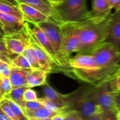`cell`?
<instances>
[{
  "instance_id": "cell-1",
  "label": "cell",
  "mask_w": 120,
  "mask_h": 120,
  "mask_svg": "<svg viewBox=\"0 0 120 120\" xmlns=\"http://www.w3.org/2000/svg\"><path fill=\"white\" fill-rule=\"evenodd\" d=\"M64 97L67 108L77 111L83 120H89L94 115L103 114L96 100L94 86H83Z\"/></svg>"
},
{
  "instance_id": "cell-2",
  "label": "cell",
  "mask_w": 120,
  "mask_h": 120,
  "mask_svg": "<svg viewBox=\"0 0 120 120\" xmlns=\"http://www.w3.org/2000/svg\"><path fill=\"white\" fill-rule=\"evenodd\" d=\"M110 15L100 23L90 21L76 22L80 45L79 54H88L93 48L106 41Z\"/></svg>"
},
{
  "instance_id": "cell-3",
  "label": "cell",
  "mask_w": 120,
  "mask_h": 120,
  "mask_svg": "<svg viewBox=\"0 0 120 120\" xmlns=\"http://www.w3.org/2000/svg\"><path fill=\"white\" fill-rule=\"evenodd\" d=\"M88 54L93 57L100 68L112 73L120 71V53L108 41L95 46Z\"/></svg>"
},
{
  "instance_id": "cell-4",
  "label": "cell",
  "mask_w": 120,
  "mask_h": 120,
  "mask_svg": "<svg viewBox=\"0 0 120 120\" xmlns=\"http://www.w3.org/2000/svg\"><path fill=\"white\" fill-rule=\"evenodd\" d=\"M63 23L82 22L89 20L86 0H63L54 7Z\"/></svg>"
},
{
  "instance_id": "cell-5",
  "label": "cell",
  "mask_w": 120,
  "mask_h": 120,
  "mask_svg": "<svg viewBox=\"0 0 120 120\" xmlns=\"http://www.w3.org/2000/svg\"><path fill=\"white\" fill-rule=\"evenodd\" d=\"M43 30L46 36L52 46L56 55L60 67L70 68V58L66 56L63 50L62 34L59 25L55 23L52 19L37 24Z\"/></svg>"
},
{
  "instance_id": "cell-6",
  "label": "cell",
  "mask_w": 120,
  "mask_h": 120,
  "mask_svg": "<svg viewBox=\"0 0 120 120\" xmlns=\"http://www.w3.org/2000/svg\"><path fill=\"white\" fill-rule=\"evenodd\" d=\"M94 86L95 98L103 110L104 120H116L117 110L114 100V91L111 89L109 81H105Z\"/></svg>"
},
{
  "instance_id": "cell-7",
  "label": "cell",
  "mask_w": 120,
  "mask_h": 120,
  "mask_svg": "<svg viewBox=\"0 0 120 120\" xmlns=\"http://www.w3.org/2000/svg\"><path fill=\"white\" fill-rule=\"evenodd\" d=\"M63 50L68 57L72 53H79L80 49V41L76 22L63 23L60 25Z\"/></svg>"
},
{
  "instance_id": "cell-8",
  "label": "cell",
  "mask_w": 120,
  "mask_h": 120,
  "mask_svg": "<svg viewBox=\"0 0 120 120\" xmlns=\"http://www.w3.org/2000/svg\"><path fill=\"white\" fill-rule=\"evenodd\" d=\"M24 28L26 32L28 45L31 48L33 53L42 67V70L49 73L51 72L53 66H56V64L40 46L28 22H24Z\"/></svg>"
},
{
  "instance_id": "cell-9",
  "label": "cell",
  "mask_w": 120,
  "mask_h": 120,
  "mask_svg": "<svg viewBox=\"0 0 120 120\" xmlns=\"http://www.w3.org/2000/svg\"><path fill=\"white\" fill-rule=\"evenodd\" d=\"M69 67L70 68L79 69L84 71H99L111 79L117 73L111 71L100 68L95 62L93 57L90 54H77L76 56L69 60ZM119 72V71H118Z\"/></svg>"
},
{
  "instance_id": "cell-10",
  "label": "cell",
  "mask_w": 120,
  "mask_h": 120,
  "mask_svg": "<svg viewBox=\"0 0 120 120\" xmlns=\"http://www.w3.org/2000/svg\"><path fill=\"white\" fill-rule=\"evenodd\" d=\"M3 38L7 51L11 56L22 53L28 45L24 26L23 29L19 32L5 35Z\"/></svg>"
},
{
  "instance_id": "cell-11",
  "label": "cell",
  "mask_w": 120,
  "mask_h": 120,
  "mask_svg": "<svg viewBox=\"0 0 120 120\" xmlns=\"http://www.w3.org/2000/svg\"><path fill=\"white\" fill-rule=\"evenodd\" d=\"M112 7L109 0H93L92 10L89 12V20L94 23H100L110 14Z\"/></svg>"
},
{
  "instance_id": "cell-12",
  "label": "cell",
  "mask_w": 120,
  "mask_h": 120,
  "mask_svg": "<svg viewBox=\"0 0 120 120\" xmlns=\"http://www.w3.org/2000/svg\"><path fill=\"white\" fill-rule=\"evenodd\" d=\"M16 1L18 4L22 2L35 8L50 18L53 21L59 25L63 23L56 9L47 0H16Z\"/></svg>"
},
{
  "instance_id": "cell-13",
  "label": "cell",
  "mask_w": 120,
  "mask_h": 120,
  "mask_svg": "<svg viewBox=\"0 0 120 120\" xmlns=\"http://www.w3.org/2000/svg\"><path fill=\"white\" fill-rule=\"evenodd\" d=\"M106 41L111 43L120 53V9L110 15Z\"/></svg>"
},
{
  "instance_id": "cell-14",
  "label": "cell",
  "mask_w": 120,
  "mask_h": 120,
  "mask_svg": "<svg viewBox=\"0 0 120 120\" xmlns=\"http://www.w3.org/2000/svg\"><path fill=\"white\" fill-rule=\"evenodd\" d=\"M18 7L22 13L23 22L37 25L41 22L49 21L50 19L35 8L24 3L19 2L18 4Z\"/></svg>"
},
{
  "instance_id": "cell-15",
  "label": "cell",
  "mask_w": 120,
  "mask_h": 120,
  "mask_svg": "<svg viewBox=\"0 0 120 120\" xmlns=\"http://www.w3.org/2000/svg\"><path fill=\"white\" fill-rule=\"evenodd\" d=\"M32 30L33 33L36 37V39L38 41L40 46L42 47L43 50L49 56V57L53 61L56 65L58 67H60L55 50L43 30L38 25H34V27L33 28H32Z\"/></svg>"
},
{
  "instance_id": "cell-16",
  "label": "cell",
  "mask_w": 120,
  "mask_h": 120,
  "mask_svg": "<svg viewBox=\"0 0 120 120\" xmlns=\"http://www.w3.org/2000/svg\"><path fill=\"white\" fill-rule=\"evenodd\" d=\"M0 21L3 25L5 35L15 34L21 31L24 26V22L12 15L0 12Z\"/></svg>"
},
{
  "instance_id": "cell-17",
  "label": "cell",
  "mask_w": 120,
  "mask_h": 120,
  "mask_svg": "<svg viewBox=\"0 0 120 120\" xmlns=\"http://www.w3.org/2000/svg\"><path fill=\"white\" fill-rule=\"evenodd\" d=\"M27 120H52L53 117L60 113V111H54L41 107L35 110H22Z\"/></svg>"
},
{
  "instance_id": "cell-18",
  "label": "cell",
  "mask_w": 120,
  "mask_h": 120,
  "mask_svg": "<svg viewBox=\"0 0 120 120\" xmlns=\"http://www.w3.org/2000/svg\"><path fill=\"white\" fill-rule=\"evenodd\" d=\"M32 71V70L31 69H21L11 66L9 78L12 87L15 88L27 85V78Z\"/></svg>"
},
{
  "instance_id": "cell-19",
  "label": "cell",
  "mask_w": 120,
  "mask_h": 120,
  "mask_svg": "<svg viewBox=\"0 0 120 120\" xmlns=\"http://www.w3.org/2000/svg\"><path fill=\"white\" fill-rule=\"evenodd\" d=\"M44 86V87L43 88V93L45 98L54 102L60 110L67 108L64 95L61 94L55 91L47 83H46Z\"/></svg>"
},
{
  "instance_id": "cell-20",
  "label": "cell",
  "mask_w": 120,
  "mask_h": 120,
  "mask_svg": "<svg viewBox=\"0 0 120 120\" xmlns=\"http://www.w3.org/2000/svg\"><path fill=\"white\" fill-rule=\"evenodd\" d=\"M48 74L43 70H32L27 78V84L30 88L44 85L46 83Z\"/></svg>"
},
{
  "instance_id": "cell-21",
  "label": "cell",
  "mask_w": 120,
  "mask_h": 120,
  "mask_svg": "<svg viewBox=\"0 0 120 120\" xmlns=\"http://www.w3.org/2000/svg\"><path fill=\"white\" fill-rule=\"evenodd\" d=\"M0 12L12 15L23 21L22 13L18 5H15L8 1L0 0Z\"/></svg>"
},
{
  "instance_id": "cell-22",
  "label": "cell",
  "mask_w": 120,
  "mask_h": 120,
  "mask_svg": "<svg viewBox=\"0 0 120 120\" xmlns=\"http://www.w3.org/2000/svg\"><path fill=\"white\" fill-rule=\"evenodd\" d=\"M30 88L29 86L27 85L22 86L18 87L12 88L10 92L4 96L5 98L11 100L16 101L22 100H23V93L26 89Z\"/></svg>"
},
{
  "instance_id": "cell-23",
  "label": "cell",
  "mask_w": 120,
  "mask_h": 120,
  "mask_svg": "<svg viewBox=\"0 0 120 120\" xmlns=\"http://www.w3.org/2000/svg\"><path fill=\"white\" fill-rule=\"evenodd\" d=\"M22 53L28 59V62H29V64L30 65V67H31L32 70H42V67L40 65L39 63L35 57V55L33 53L31 48H30V46L28 45Z\"/></svg>"
},
{
  "instance_id": "cell-24",
  "label": "cell",
  "mask_w": 120,
  "mask_h": 120,
  "mask_svg": "<svg viewBox=\"0 0 120 120\" xmlns=\"http://www.w3.org/2000/svg\"><path fill=\"white\" fill-rule=\"evenodd\" d=\"M11 66L21 69L32 70L29 62L22 53L17 55L14 59H12Z\"/></svg>"
},
{
  "instance_id": "cell-25",
  "label": "cell",
  "mask_w": 120,
  "mask_h": 120,
  "mask_svg": "<svg viewBox=\"0 0 120 120\" xmlns=\"http://www.w3.org/2000/svg\"><path fill=\"white\" fill-rule=\"evenodd\" d=\"M5 98L7 100V101L9 105V107L11 109L12 111L14 113V116H15L17 120H26V117L25 116L21 107L14 101L8 99L7 98Z\"/></svg>"
},
{
  "instance_id": "cell-26",
  "label": "cell",
  "mask_w": 120,
  "mask_h": 120,
  "mask_svg": "<svg viewBox=\"0 0 120 120\" xmlns=\"http://www.w3.org/2000/svg\"><path fill=\"white\" fill-rule=\"evenodd\" d=\"M16 102L22 109V110H35L38 108L43 107V105L38 100L36 101H25L24 100L16 101Z\"/></svg>"
},
{
  "instance_id": "cell-27",
  "label": "cell",
  "mask_w": 120,
  "mask_h": 120,
  "mask_svg": "<svg viewBox=\"0 0 120 120\" xmlns=\"http://www.w3.org/2000/svg\"><path fill=\"white\" fill-rule=\"evenodd\" d=\"M12 89V87L9 77L0 76V90L4 97L9 93Z\"/></svg>"
},
{
  "instance_id": "cell-28",
  "label": "cell",
  "mask_w": 120,
  "mask_h": 120,
  "mask_svg": "<svg viewBox=\"0 0 120 120\" xmlns=\"http://www.w3.org/2000/svg\"><path fill=\"white\" fill-rule=\"evenodd\" d=\"M37 100L39 102H40L43 105V107H46V109H49V110H52V111H59L61 110L59 109L58 107L57 106V105L54 102L48 99V98H45H45H38Z\"/></svg>"
},
{
  "instance_id": "cell-29",
  "label": "cell",
  "mask_w": 120,
  "mask_h": 120,
  "mask_svg": "<svg viewBox=\"0 0 120 120\" xmlns=\"http://www.w3.org/2000/svg\"><path fill=\"white\" fill-rule=\"evenodd\" d=\"M109 83L112 91L114 92L120 91V71L115 75L109 80Z\"/></svg>"
},
{
  "instance_id": "cell-30",
  "label": "cell",
  "mask_w": 120,
  "mask_h": 120,
  "mask_svg": "<svg viewBox=\"0 0 120 120\" xmlns=\"http://www.w3.org/2000/svg\"><path fill=\"white\" fill-rule=\"evenodd\" d=\"M0 106L2 108L6 114L8 116V117L10 118L11 120H17L15 116H14V113L12 111L11 109L9 107L8 103L7 101V100L5 97H4L1 100H0Z\"/></svg>"
},
{
  "instance_id": "cell-31",
  "label": "cell",
  "mask_w": 120,
  "mask_h": 120,
  "mask_svg": "<svg viewBox=\"0 0 120 120\" xmlns=\"http://www.w3.org/2000/svg\"><path fill=\"white\" fill-rule=\"evenodd\" d=\"M11 66L7 63L0 61V76L9 77Z\"/></svg>"
},
{
  "instance_id": "cell-32",
  "label": "cell",
  "mask_w": 120,
  "mask_h": 120,
  "mask_svg": "<svg viewBox=\"0 0 120 120\" xmlns=\"http://www.w3.org/2000/svg\"><path fill=\"white\" fill-rule=\"evenodd\" d=\"M23 98L24 100L28 101H36L38 100L37 94L34 90H32L30 88L26 89L23 93Z\"/></svg>"
},
{
  "instance_id": "cell-33",
  "label": "cell",
  "mask_w": 120,
  "mask_h": 120,
  "mask_svg": "<svg viewBox=\"0 0 120 120\" xmlns=\"http://www.w3.org/2000/svg\"><path fill=\"white\" fill-rule=\"evenodd\" d=\"M10 55L3 53H0V61L7 63L11 66V60L12 58L11 57Z\"/></svg>"
},
{
  "instance_id": "cell-34",
  "label": "cell",
  "mask_w": 120,
  "mask_h": 120,
  "mask_svg": "<svg viewBox=\"0 0 120 120\" xmlns=\"http://www.w3.org/2000/svg\"><path fill=\"white\" fill-rule=\"evenodd\" d=\"M114 100L115 105H116L117 110H120V92H114Z\"/></svg>"
},
{
  "instance_id": "cell-35",
  "label": "cell",
  "mask_w": 120,
  "mask_h": 120,
  "mask_svg": "<svg viewBox=\"0 0 120 120\" xmlns=\"http://www.w3.org/2000/svg\"><path fill=\"white\" fill-rule=\"evenodd\" d=\"M3 37L0 38V53H6L9 55L7 50V48H6L5 43Z\"/></svg>"
},
{
  "instance_id": "cell-36",
  "label": "cell",
  "mask_w": 120,
  "mask_h": 120,
  "mask_svg": "<svg viewBox=\"0 0 120 120\" xmlns=\"http://www.w3.org/2000/svg\"><path fill=\"white\" fill-rule=\"evenodd\" d=\"M110 4L112 7V9L115 10L120 9V0H109Z\"/></svg>"
},
{
  "instance_id": "cell-37",
  "label": "cell",
  "mask_w": 120,
  "mask_h": 120,
  "mask_svg": "<svg viewBox=\"0 0 120 120\" xmlns=\"http://www.w3.org/2000/svg\"><path fill=\"white\" fill-rule=\"evenodd\" d=\"M0 120H11L0 106Z\"/></svg>"
},
{
  "instance_id": "cell-38",
  "label": "cell",
  "mask_w": 120,
  "mask_h": 120,
  "mask_svg": "<svg viewBox=\"0 0 120 120\" xmlns=\"http://www.w3.org/2000/svg\"><path fill=\"white\" fill-rule=\"evenodd\" d=\"M47 1L52 7H55L60 4L63 0H47Z\"/></svg>"
},
{
  "instance_id": "cell-39",
  "label": "cell",
  "mask_w": 120,
  "mask_h": 120,
  "mask_svg": "<svg viewBox=\"0 0 120 120\" xmlns=\"http://www.w3.org/2000/svg\"><path fill=\"white\" fill-rule=\"evenodd\" d=\"M0 34L4 35V36L5 35V34L4 32V29H3V25H2L1 21H0Z\"/></svg>"
},
{
  "instance_id": "cell-40",
  "label": "cell",
  "mask_w": 120,
  "mask_h": 120,
  "mask_svg": "<svg viewBox=\"0 0 120 120\" xmlns=\"http://www.w3.org/2000/svg\"><path fill=\"white\" fill-rule=\"evenodd\" d=\"M116 120H120V110H118L116 113Z\"/></svg>"
},
{
  "instance_id": "cell-41",
  "label": "cell",
  "mask_w": 120,
  "mask_h": 120,
  "mask_svg": "<svg viewBox=\"0 0 120 120\" xmlns=\"http://www.w3.org/2000/svg\"><path fill=\"white\" fill-rule=\"evenodd\" d=\"M3 1H8V2H11V3L15 5H18V2L16 1V0H3Z\"/></svg>"
},
{
  "instance_id": "cell-42",
  "label": "cell",
  "mask_w": 120,
  "mask_h": 120,
  "mask_svg": "<svg viewBox=\"0 0 120 120\" xmlns=\"http://www.w3.org/2000/svg\"><path fill=\"white\" fill-rule=\"evenodd\" d=\"M4 96L3 95H2V93H1V90H0V100H1L2 99V98H4Z\"/></svg>"
},
{
  "instance_id": "cell-43",
  "label": "cell",
  "mask_w": 120,
  "mask_h": 120,
  "mask_svg": "<svg viewBox=\"0 0 120 120\" xmlns=\"http://www.w3.org/2000/svg\"><path fill=\"white\" fill-rule=\"evenodd\" d=\"M4 36V35H1V34H0V38H2Z\"/></svg>"
}]
</instances>
